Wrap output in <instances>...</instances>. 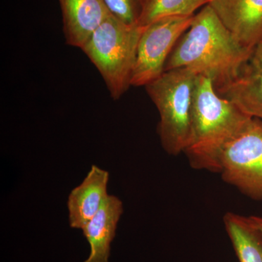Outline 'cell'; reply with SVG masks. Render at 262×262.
Instances as JSON below:
<instances>
[{
  "label": "cell",
  "mask_w": 262,
  "mask_h": 262,
  "mask_svg": "<svg viewBox=\"0 0 262 262\" xmlns=\"http://www.w3.org/2000/svg\"><path fill=\"white\" fill-rule=\"evenodd\" d=\"M224 182L253 201H262V120L252 117L224 146Z\"/></svg>",
  "instance_id": "cell-5"
},
{
  "label": "cell",
  "mask_w": 262,
  "mask_h": 262,
  "mask_svg": "<svg viewBox=\"0 0 262 262\" xmlns=\"http://www.w3.org/2000/svg\"><path fill=\"white\" fill-rule=\"evenodd\" d=\"M196 75L187 69L166 71L145 86L160 115L162 146L168 154L184 152L190 136V113Z\"/></svg>",
  "instance_id": "cell-4"
},
{
  "label": "cell",
  "mask_w": 262,
  "mask_h": 262,
  "mask_svg": "<svg viewBox=\"0 0 262 262\" xmlns=\"http://www.w3.org/2000/svg\"><path fill=\"white\" fill-rule=\"evenodd\" d=\"M108 181V172L93 165L82 182L72 189L67 201L72 228L82 229L99 211L110 195Z\"/></svg>",
  "instance_id": "cell-9"
},
{
  "label": "cell",
  "mask_w": 262,
  "mask_h": 262,
  "mask_svg": "<svg viewBox=\"0 0 262 262\" xmlns=\"http://www.w3.org/2000/svg\"><path fill=\"white\" fill-rule=\"evenodd\" d=\"M194 16L165 17L143 27L131 86L145 87L163 75L170 53Z\"/></svg>",
  "instance_id": "cell-6"
},
{
  "label": "cell",
  "mask_w": 262,
  "mask_h": 262,
  "mask_svg": "<svg viewBox=\"0 0 262 262\" xmlns=\"http://www.w3.org/2000/svg\"><path fill=\"white\" fill-rule=\"evenodd\" d=\"M209 5L245 47L253 50L262 42V0H211Z\"/></svg>",
  "instance_id": "cell-7"
},
{
  "label": "cell",
  "mask_w": 262,
  "mask_h": 262,
  "mask_svg": "<svg viewBox=\"0 0 262 262\" xmlns=\"http://www.w3.org/2000/svg\"><path fill=\"white\" fill-rule=\"evenodd\" d=\"M122 213L121 200L108 195L99 211L84 226L82 232L90 246L89 256L84 262H110L111 244Z\"/></svg>",
  "instance_id": "cell-11"
},
{
  "label": "cell",
  "mask_w": 262,
  "mask_h": 262,
  "mask_svg": "<svg viewBox=\"0 0 262 262\" xmlns=\"http://www.w3.org/2000/svg\"><path fill=\"white\" fill-rule=\"evenodd\" d=\"M211 0H144L142 12L138 25L144 27L165 17H188L194 15L199 8L209 4Z\"/></svg>",
  "instance_id": "cell-13"
},
{
  "label": "cell",
  "mask_w": 262,
  "mask_h": 262,
  "mask_svg": "<svg viewBox=\"0 0 262 262\" xmlns=\"http://www.w3.org/2000/svg\"><path fill=\"white\" fill-rule=\"evenodd\" d=\"M223 222L239 262H262V233L251 215L228 212Z\"/></svg>",
  "instance_id": "cell-12"
},
{
  "label": "cell",
  "mask_w": 262,
  "mask_h": 262,
  "mask_svg": "<svg viewBox=\"0 0 262 262\" xmlns=\"http://www.w3.org/2000/svg\"><path fill=\"white\" fill-rule=\"evenodd\" d=\"M110 14L123 23L138 25L144 0H103Z\"/></svg>",
  "instance_id": "cell-14"
},
{
  "label": "cell",
  "mask_w": 262,
  "mask_h": 262,
  "mask_svg": "<svg viewBox=\"0 0 262 262\" xmlns=\"http://www.w3.org/2000/svg\"><path fill=\"white\" fill-rule=\"evenodd\" d=\"M252 118L220 96L209 77L196 75L190 113V136L184 153L195 170L220 173L224 146Z\"/></svg>",
  "instance_id": "cell-2"
},
{
  "label": "cell",
  "mask_w": 262,
  "mask_h": 262,
  "mask_svg": "<svg viewBox=\"0 0 262 262\" xmlns=\"http://www.w3.org/2000/svg\"><path fill=\"white\" fill-rule=\"evenodd\" d=\"M142 31L143 27L110 15L80 48L98 69L114 100L120 99L131 86Z\"/></svg>",
  "instance_id": "cell-3"
},
{
  "label": "cell",
  "mask_w": 262,
  "mask_h": 262,
  "mask_svg": "<svg viewBox=\"0 0 262 262\" xmlns=\"http://www.w3.org/2000/svg\"><path fill=\"white\" fill-rule=\"evenodd\" d=\"M66 42L81 48L92 33L110 16L103 0H58Z\"/></svg>",
  "instance_id": "cell-10"
},
{
  "label": "cell",
  "mask_w": 262,
  "mask_h": 262,
  "mask_svg": "<svg viewBox=\"0 0 262 262\" xmlns=\"http://www.w3.org/2000/svg\"><path fill=\"white\" fill-rule=\"evenodd\" d=\"M253 51L234 37L208 4L194 15L190 27L179 39L165 72L187 69L211 78L218 89L233 80Z\"/></svg>",
  "instance_id": "cell-1"
},
{
  "label": "cell",
  "mask_w": 262,
  "mask_h": 262,
  "mask_svg": "<svg viewBox=\"0 0 262 262\" xmlns=\"http://www.w3.org/2000/svg\"><path fill=\"white\" fill-rule=\"evenodd\" d=\"M251 217H252L253 221H254L256 225H257L258 228L261 230L262 233V217L256 216V215H251Z\"/></svg>",
  "instance_id": "cell-15"
},
{
  "label": "cell",
  "mask_w": 262,
  "mask_h": 262,
  "mask_svg": "<svg viewBox=\"0 0 262 262\" xmlns=\"http://www.w3.org/2000/svg\"><path fill=\"white\" fill-rule=\"evenodd\" d=\"M215 91L249 116L262 120V42L233 80Z\"/></svg>",
  "instance_id": "cell-8"
}]
</instances>
